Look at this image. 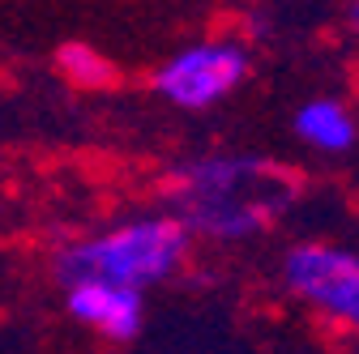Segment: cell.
<instances>
[{"instance_id":"cell-1","label":"cell","mask_w":359,"mask_h":354,"mask_svg":"<svg viewBox=\"0 0 359 354\" xmlns=\"http://www.w3.org/2000/svg\"><path fill=\"white\" fill-rule=\"evenodd\" d=\"M299 197V175L257 154H205L175 171V213L210 243L265 235Z\"/></svg>"},{"instance_id":"cell-2","label":"cell","mask_w":359,"mask_h":354,"mask_svg":"<svg viewBox=\"0 0 359 354\" xmlns=\"http://www.w3.org/2000/svg\"><path fill=\"white\" fill-rule=\"evenodd\" d=\"M193 252V231L171 213H146L128 222L86 235L56 252V278L69 282H116L150 290L184 269Z\"/></svg>"},{"instance_id":"cell-3","label":"cell","mask_w":359,"mask_h":354,"mask_svg":"<svg viewBox=\"0 0 359 354\" xmlns=\"http://www.w3.org/2000/svg\"><path fill=\"white\" fill-rule=\"evenodd\" d=\"M252 73V56L240 38H205L175 52L158 73L154 90L180 111H210L214 103L231 99Z\"/></svg>"},{"instance_id":"cell-4","label":"cell","mask_w":359,"mask_h":354,"mask_svg":"<svg viewBox=\"0 0 359 354\" xmlns=\"http://www.w3.org/2000/svg\"><path fill=\"white\" fill-rule=\"evenodd\" d=\"M283 282L321 320L359 333V256L351 248L321 243V239L287 248Z\"/></svg>"},{"instance_id":"cell-5","label":"cell","mask_w":359,"mask_h":354,"mask_svg":"<svg viewBox=\"0 0 359 354\" xmlns=\"http://www.w3.org/2000/svg\"><path fill=\"white\" fill-rule=\"evenodd\" d=\"M65 307L69 316L86 329H95L111 341H128L142 333V290L116 286V282H69L65 286Z\"/></svg>"},{"instance_id":"cell-6","label":"cell","mask_w":359,"mask_h":354,"mask_svg":"<svg viewBox=\"0 0 359 354\" xmlns=\"http://www.w3.org/2000/svg\"><path fill=\"white\" fill-rule=\"evenodd\" d=\"M295 137L317 154H346L359 141V120L342 99H308L295 111Z\"/></svg>"},{"instance_id":"cell-7","label":"cell","mask_w":359,"mask_h":354,"mask_svg":"<svg viewBox=\"0 0 359 354\" xmlns=\"http://www.w3.org/2000/svg\"><path fill=\"white\" fill-rule=\"evenodd\" d=\"M56 69L69 85H77V90H107V85L116 81V64L95 52L90 43H65V48L56 52Z\"/></svg>"},{"instance_id":"cell-8","label":"cell","mask_w":359,"mask_h":354,"mask_svg":"<svg viewBox=\"0 0 359 354\" xmlns=\"http://www.w3.org/2000/svg\"><path fill=\"white\" fill-rule=\"evenodd\" d=\"M346 26L359 34V0H346Z\"/></svg>"}]
</instances>
